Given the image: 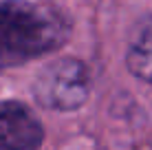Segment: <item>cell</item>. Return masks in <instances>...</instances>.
<instances>
[{"label": "cell", "instance_id": "4", "mask_svg": "<svg viewBox=\"0 0 152 150\" xmlns=\"http://www.w3.org/2000/svg\"><path fill=\"white\" fill-rule=\"evenodd\" d=\"M126 66L134 77L152 82V18H145L134 31L126 51Z\"/></svg>", "mask_w": 152, "mask_h": 150}, {"label": "cell", "instance_id": "3", "mask_svg": "<svg viewBox=\"0 0 152 150\" xmlns=\"http://www.w3.org/2000/svg\"><path fill=\"white\" fill-rule=\"evenodd\" d=\"M42 124L24 104L0 102V150H38Z\"/></svg>", "mask_w": 152, "mask_h": 150}, {"label": "cell", "instance_id": "1", "mask_svg": "<svg viewBox=\"0 0 152 150\" xmlns=\"http://www.w3.org/2000/svg\"><path fill=\"white\" fill-rule=\"evenodd\" d=\"M71 20L49 2H0V69L24 64L66 44Z\"/></svg>", "mask_w": 152, "mask_h": 150}, {"label": "cell", "instance_id": "2", "mask_svg": "<svg viewBox=\"0 0 152 150\" xmlns=\"http://www.w3.org/2000/svg\"><path fill=\"white\" fill-rule=\"evenodd\" d=\"M91 91V75L86 64L73 58L57 60L40 73L35 82V97L42 106L55 110L80 108Z\"/></svg>", "mask_w": 152, "mask_h": 150}]
</instances>
